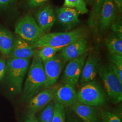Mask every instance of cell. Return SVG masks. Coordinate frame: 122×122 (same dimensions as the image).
<instances>
[{
  "label": "cell",
  "instance_id": "17",
  "mask_svg": "<svg viewBox=\"0 0 122 122\" xmlns=\"http://www.w3.org/2000/svg\"><path fill=\"white\" fill-rule=\"evenodd\" d=\"M56 19L67 30H71L80 22V13L75 9L66 7H61L55 9Z\"/></svg>",
  "mask_w": 122,
  "mask_h": 122
},
{
  "label": "cell",
  "instance_id": "22",
  "mask_svg": "<svg viewBox=\"0 0 122 122\" xmlns=\"http://www.w3.org/2000/svg\"><path fill=\"white\" fill-rule=\"evenodd\" d=\"M62 6L75 9L82 15L89 11L84 0H64Z\"/></svg>",
  "mask_w": 122,
  "mask_h": 122
},
{
  "label": "cell",
  "instance_id": "6",
  "mask_svg": "<svg viewBox=\"0 0 122 122\" xmlns=\"http://www.w3.org/2000/svg\"><path fill=\"white\" fill-rule=\"evenodd\" d=\"M15 33L31 44L35 43L45 34L30 15H26L18 22L15 27Z\"/></svg>",
  "mask_w": 122,
  "mask_h": 122
},
{
  "label": "cell",
  "instance_id": "32",
  "mask_svg": "<svg viewBox=\"0 0 122 122\" xmlns=\"http://www.w3.org/2000/svg\"><path fill=\"white\" fill-rule=\"evenodd\" d=\"M115 5L116 8L119 12L121 13L122 11V0H112Z\"/></svg>",
  "mask_w": 122,
  "mask_h": 122
},
{
  "label": "cell",
  "instance_id": "7",
  "mask_svg": "<svg viewBox=\"0 0 122 122\" xmlns=\"http://www.w3.org/2000/svg\"><path fill=\"white\" fill-rule=\"evenodd\" d=\"M88 52L68 61L65 66L61 78L63 84H68L76 90Z\"/></svg>",
  "mask_w": 122,
  "mask_h": 122
},
{
  "label": "cell",
  "instance_id": "25",
  "mask_svg": "<svg viewBox=\"0 0 122 122\" xmlns=\"http://www.w3.org/2000/svg\"><path fill=\"white\" fill-rule=\"evenodd\" d=\"M101 122H122L121 119L117 113L108 110H102L100 111Z\"/></svg>",
  "mask_w": 122,
  "mask_h": 122
},
{
  "label": "cell",
  "instance_id": "19",
  "mask_svg": "<svg viewBox=\"0 0 122 122\" xmlns=\"http://www.w3.org/2000/svg\"><path fill=\"white\" fill-rule=\"evenodd\" d=\"M106 45L110 53L122 55V39L116 34L110 35L107 39Z\"/></svg>",
  "mask_w": 122,
  "mask_h": 122
},
{
  "label": "cell",
  "instance_id": "26",
  "mask_svg": "<svg viewBox=\"0 0 122 122\" xmlns=\"http://www.w3.org/2000/svg\"><path fill=\"white\" fill-rule=\"evenodd\" d=\"M109 65L122 71V55L109 53Z\"/></svg>",
  "mask_w": 122,
  "mask_h": 122
},
{
  "label": "cell",
  "instance_id": "30",
  "mask_svg": "<svg viewBox=\"0 0 122 122\" xmlns=\"http://www.w3.org/2000/svg\"><path fill=\"white\" fill-rule=\"evenodd\" d=\"M6 71V62L4 59L0 58V81L5 76Z\"/></svg>",
  "mask_w": 122,
  "mask_h": 122
},
{
  "label": "cell",
  "instance_id": "23",
  "mask_svg": "<svg viewBox=\"0 0 122 122\" xmlns=\"http://www.w3.org/2000/svg\"><path fill=\"white\" fill-rule=\"evenodd\" d=\"M62 48H56L50 46H45L41 48L37 53V55L43 62L54 57L58 51Z\"/></svg>",
  "mask_w": 122,
  "mask_h": 122
},
{
  "label": "cell",
  "instance_id": "15",
  "mask_svg": "<svg viewBox=\"0 0 122 122\" xmlns=\"http://www.w3.org/2000/svg\"><path fill=\"white\" fill-rule=\"evenodd\" d=\"M88 49L87 38H83L63 48L59 53L66 63L88 52Z\"/></svg>",
  "mask_w": 122,
  "mask_h": 122
},
{
  "label": "cell",
  "instance_id": "1",
  "mask_svg": "<svg viewBox=\"0 0 122 122\" xmlns=\"http://www.w3.org/2000/svg\"><path fill=\"white\" fill-rule=\"evenodd\" d=\"M87 30L84 27H81L66 32L45 34L32 45L35 48L45 46L63 48L80 39L87 38Z\"/></svg>",
  "mask_w": 122,
  "mask_h": 122
},
{
  "label": "cell",
  "instance_id": "20",
  "mask_svg": "<svg viewBox=\"0 0 122 122\" xmlns=\"http://www.w3.org/2000/svg\"><path fill=\"white\" fill-rule=\"evenodd\" d=\"M105 0H95L94 6L89 18L88 23L92 29H96L97 26L98 18L101 8Z\"/></svg>",
  "mask_w": 122,
  "mask_h": 122
},
{
  "label": "cell",
  "instance_id": "12",
  "mask_svg": "<svg viewBox=\"0 0 122 122\" xmlns=\"http://www.w3.org/2000/svg\"><path fill=\"white\" fill-rule=\"evenodd\" d=\"M36 54L35 48H33L32 44L16 35L13 40L8 57L9 58L30 59Z\"/></svg>",
  "mask_w": 122,
  "mask_h": 122
},
{
  "label": "cell",
  "instance_id": "16",
  "mask_svg": "<svg viewBox=\"0 0 122 122\" xmlns=\"http://www.w3.org/2000/svg\"><path fill=\"white\" fill-rule=\"evenodd\" d=\"M53 100L65 108L71 107L77 101L76 90L66 84L57 86L54 92Z\"/></svg>",
  "mask_w": 122,
  "mask_h": 122
},
{
  "label": "cell",
  "instance_id": "14",
  "mask_svg": "<svg viewBox=\"0 0 122 122\" xmlns=\"http://www.w3.org/2000/svg\"><path fill=\"white\" fill-rule=\"evenodd\" d=\"M71 108L83 122H101L100 112L98 107L84 105L76 101Z\"/></svg>",
  "mask_w": 122,
  "mask_h": 122
},
{
  "label": "cell",
  "instance_id": "28",
  "mask_svg": "<svg viewBox=\"0 0 122 122\" xmlns=\"http://www.w3.org/2000/svg\"><path fill=\"white\" fill-rule=\"evenodd\" d=\"M66 109V122H81L74 112L69 107Z\"/></svg>",
  "mask_w": 122,
  "mask_h": 122
},
{
  "label": "cell",
  "instance_id": "24",
  "mask_svg": "<svg viewBox=\"0 0 122 122\" xmlns=\"http://www.w3.org/2000/svg\"><path fill=\"white\" fill-rule=\"evenodd\" d=\"M54 103L53 112L52 122H66L65 108L53 100Z\"/></svg>",
  "mask_w": 122,
  "mask_h": 122
},
{
  "label": "cell",
  "instance_id": "9",
  "mask_svg": "<svg viewBox=\"0 0 122 122\" xmlns=\"http://www.w3.org/2000/svg\"><path fill=\"white\" fill-rule=\"evenodd\" d=\"M57 86L45 89L28 100L26 114L36 115L54 99V94Z\"/></svg>",
  "mask_w": 122,
  "mask_h": 122
},
{
  "label": "cell",
  "instance_id": "3",
  "mask_svg": "<svg viewBox=\"0 0 122 122\" xmlns=\"http://www.w3.org/2000/svg\"><path fill=\"white\" fill-rule=\"evenodd\" d=\"M30 62V59L20 58H9L6 62L5 76L14 93L19 94L22 92L24 79Z\"/></svg>",
  "mask_w": 122,
  "mask_h": 122
},
{
  "label": "cell",
  "instance_id": "29",
  "mask_svg": "<svg viewBox=\"0 0 122 122\" xmlns=\"http://www.w3.org/2000/svg\"><path fill=\"white\" fill-rule=\"evenodd\" d=\"M48 0H28V4L30 8H36L45 4Z\"/></svg>",
  "mask_w": 122,
  "mask_h": 122
},
{
  "label": "cell",
  "instance_id": "8",
  "mask_svg": "<svg viewBox=\"0 0 122 122\" xmlns=\"http://www.w3.org/2000/svg\"><path fill=\"white\" fill-rule=\"evenodd\" d=\"M43 63L45 74L44 88L47 89L55 85L63 71L66 62L59 53H57L52 58L44 61Z\"/></svg>",
  "mask_w": 122,
  "mask_h": 122
},
{
  "label": "cell",
  "instance_id": "21",
  "mask_svg": "<svg viewBox=\"0 0 122 122\" xmlns=\"http://www.w3.org/2000/svg\"><path fill=\"white\" fill-rule=\"evenodd\" d=\"M54 103L52 100L41 110L36 117L38 122H52L53 112Z\"/></svg>",
  "mask_w": 122,
  "mask_h": 122
},
{
  "label": "cell",
  "instance_id": "11",
  "mask_svg": "<svg viewBox=\"0 0 122 122\" xmlns=\"http://www.w3.org/2000/svg\"><path fill=\"white\" fill-rule=\"evenodd\" d=\"M118 10L112 0H105L98 18L97 26L101 32L109 30L117 17Z\"/></svg>",
  "mask_w": 122,
  "mask_h": 122
},
{
  "label": "cell",
  "instance_id": "10",
  "mask_svg": "<svg viewBox=\"0 0 122 122\" xmlns=\"http://www.w3.org/2000/svg\"><path fill=\"white\" fill-rule=\"evenodd\" d=\"M100 66V58L98 52H91L87 57L79 81V87L94 80Z\"/></svg>",
  "mask_w": 122,
  "mask_h": 122
},
{
  "label": "cell",
  "instance_id": "34",
  "mask_svg": "<svg viewBox=\"0 0 122 122\" xmlns=\"http://www.w3.org/2000/svg\"><path fill=\"white\" fill-rule=\"evenodd\" d=\"M94 0H84V1L87 3H88L89 4H91V3H92L93 1Z\"/></svg>",
  "mask_w": 122,
  "mask_h": 122
},
{
  "label": "cell",
  "instance_id": "33",
  "mask_svg": "<svg viewBox=\"0 0 122 122\" xmlns=\"http://www.w3.org/2000/svg\"><path fill=\"white\" fill-rule=\"evenodd\" d=\"M15 0H0V6L8 5L14 2Z\"/></svg>",
  "mask_w": 122,
  "mask_h": 122
},
{
  "label": "cell",
  "instance_id": "18",
  "mask_svg": "<svg viewBox=\"0 0 122 122\" xmlns=\"http://www.w3.org/2000/svg\"><path fill=\"white\" fill-rule=\"evenodd\" d=\"M14 37L10 31L0 27V52L8 56L13 44Z\"/></svg>",
  "mask_w": 122,
  "mask_h": 122
},
{
  "label": "cell",
  "instance_id": "4",
  "mask_svg": "<svg viewBox=\"0 0 122 122\" xmlns=\"http://www.w3.org/2000/svg\"><path fill=\"white\" fill-rule=\"evenodd\" d=\"M76 93L77 101L84 105L99 107L107 102V96L104 88L95 80L80 86Z\"/></svg>",
  "mask_w": 122,
  "mask_h": 122
},
{
  "label": "cell",
  "instance_id": "2",
  "mask_svg": "<svg viewBox=\"0 0 122 122\" xmlns=\"http://www.w3.org/2000/svg\"><path fill=\"white\" fill-rule=\"evenodd\" d=\"M45 74L43 63L36 54L33 59L22 91V101L28 100L44 87Z\"/></svg>",
  "mask_w": 122,
  "mask_h": 122
},
{
  "label": "cell",
  "instance_id": "31",
  "mask_svg": "<svg viewBox=\"0 0 122 122\" xmlns=\"http://www.w3.org/2000/svg\"><path fill=\"white\" fill-rule=\"evenodd\" d=\"M25 122H38L36 115L26 114L25 119Z\"/></svg>",
  "mask_w": 122,
  "mask_h": 122
},
{
  "label": "cell",
  "instance_id": "13",
  "mask_svg": "<svg viewBox=\"0 0 122 122\" xmlns=\"http://www.w3.org/2000/svg\"><path fill=\"white\" fill-rule=\"evenodd\" d=\"M35 17L38 25L45 34L51 30L56 20L54 10L49 5L40 6L35 14Z\"/></svg>",
  "mask_w": 122,
  "mask_h": 122
},
{
  "label": "cell",
  "instance_id": "27",
  "mask_svg": "<svg viewBox=\"0 0 122 122\" xmlns=\"http://www.w3.org/2000/svg\"><path fill=\"white\" fill-rule=\"evenodd\" d=\"M111 27L115 34L117 35L119 38L122 39V21L120 18L117 20L116 19L111 25Z\"/></svg>",
  "mask_w": 122,
  "mask_h": 122
},
{
  "label": "cell",
  "instance_id": "5",
  "mask_svg": "<svg viewBox=\"0 0 122 122\" xmlns=\"http://www.w3.org/2000/svg\"><path fill=\"white\" fill-rule=\"evenodd\" d=\"M103 84L104 89L111 102L117 104L122 101V82L108 65L100 67L98 73Z\"/></svg>",
  "mask_w": 122,
  "mask_h": 122
}]
</instances>
